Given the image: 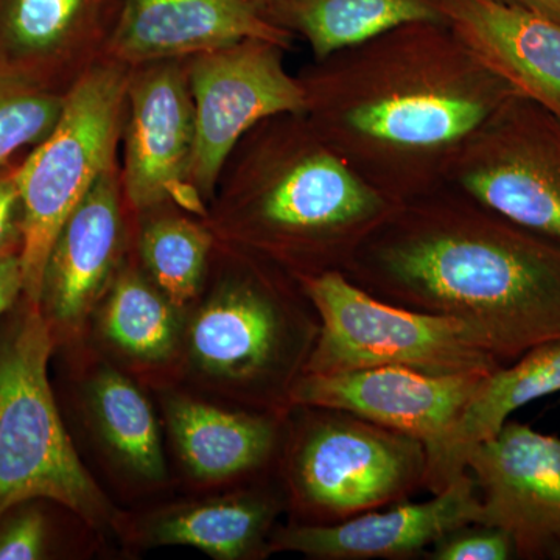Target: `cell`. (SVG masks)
I'll list each match as a JSON object with an SVG mask.
<instances>
[{"mask_svg": "<svg viewBox=\"0 0 560 560\" xmlns=\"http://www.w3.org/2000/svg\"><path fill=\"white\" fill-rule=\"evenodd\" d=\"M298 80L315 130L396 205L445 186L467 140L515 95L430 21L313 60Z\"/></svg>", "mask_w": 560, "mask_h": 560, "instance_id": "obj_1", "label": "cell"}, {"mask_svg": "<svg viewBox=\"0 0 560 560\" xmlns=\"http://www.w3.org/2000/svg\"><path fill=\"white\" fill-rule=\"evenodd\" d=\"M345 275L389 304L469 324L503 364L560 341V241L448 184L397 206Z\"/></svg>", "mask_w": 560, "mask_h": 560, "instance_id": "obj_2", "label": "cell"}, {"mask_svg": "<svg viewBox=\"0 0 560 560\" xmlns=\"http://www.w3.org/2000/svg\"><path fill=\"white\" fill-rule=\"evenodd\" d=\"M300 113L250 128L221 171L205 221L217 245L298 280L346 272L396 210Z\"/></svg>", "mask_w": 560, "mask_h": 560, "instance_id": "obj_3", "label": "cell"}, {"mask_svg": "<svg viewBox=\"0 0 560 560\" xmlns=\"http://www.w3.org/2000/svg\"><path fill=\"white\" fill-rule=\"evenodd\" d=\"M217 249L221 272L190 320V361L249 410L287 415L290 390L318 340V312L289 272Z\"/></svg>", "mask_w": 560, "mask_h": 560, "instance_id": "obj_4", "label": "cell"}, {"mask_svg": "<svg viewBox=\"0 0 560 560\" xmlns=\"http://www.w3.org/2000/svg\"><path fill=\"white\" fill-rule=\"evenodd\" d=\"M55 345L39 305L24 296L0 316V515L51 500L101 525L108 503L77 455L51 390Z\"/></svg>", "mask_w": 560, "mask_h": 560, "instance_id": "obj_5", "label": "cell"}, {"mask_svg": "<svg viewBox=\"0 0 560 560\" xmlns=\"http://www.w3.org/2000/svg\"><path fill=\"white\" fill-rule=\"evenodd\" d=\"M280 458L298 523L334 525L425 490L427 447L352 412L291 407Z\"/></svg>", "mask_w": 560, "mask_h": 560, "instance_id": "obj_6", "label": "cell"}, {"mask_svg": "<svg viewBox=\"0 0 560 560\" xmlns=\"http://www.w3.org/2000/svg\"><path fill=\"white\" fill-rule=\"evenodd\" d=\"M130 66L102 58L66 94L60 120L18 165L22 296L39 305L55 238L103 172L117 162Z\"/></svg>", "mask_w": 560, "mask_h": 560, "instance_id": "obj_7", "label": "cell"}, {"mask_svg": "<svg viewBox=\"0 0 560 560\" xmlns=\"http://www.w3.org/2000/svg\"><path fill=\"white\" fill-rule=\"evenodd\" d=\"M300 282L320 319L302 374L390 366L433 375H489L506 366L463 320L378 300L340 271Z\"/></svg>", "mask_w": 560, "mask_h": 560, "instance_id": "obj_8", "label": "cell"}, {"mask_svg": "<svg viewBox=\"0 0 560 560\" xmlns=\"http://www.w3.org/2000/svg\"><path fill=\"white\" fill-rule=\"evenodd\" d=\"M504 219L560 241V119L512 95L467 140L447 178Z\"/></svg>", "mask_w": 560, "mask_h": 560, "instance_id": "obj_9", "label": "cell"}, {"mask_svg": "<svg viewBox=\"0 0 560 560\" xmlns=\"http://www.w3.org/2000/svg\"><path fill=\"white\" fill-rule=\"evenodd\" d=\"M287 50L245 39L186 58L197 127L190 184L206 212L243 136L268 117L304 114V91L285 68Z\"/></svg>", "mask_w": 560, "mask_h": 560, "instance_id": "obj_10", "label": "cell"}, {"mask_svg": "<svg viewBox=\"0 0 560 560\" xmlns=\"http://www.w3.org/2000/svg\"><path fill=\"white\" fill-rule=\"evenodd\" d=\"M195 108L186 58L130 68L121 145L125 201L135 215L175 205L205 219L206 209L191 190Z\"/></svg>", "mask_w": 560, "mask_h": 560, "instance_id": "obj_11", "label": "cell"}, {"mask_svg": "<svg viewBox=\"0 0 560 560\" xmlns=\"http://www.w3.org/2000/svg\"><path fill=\"white\" fill-rule=\"evenodd\" d=\"M482 525L508 534L515 559L560 560V438L508 420L466 463Z\"/></svg>", "mask_w": 560, "mask_h": 560, "instance_id": "obj_12", "label": "cell"}, {"mask_svg": "<svg viewBox=\"0 0 560 560\" xmlns=\"http://www.w3.org/2000/svg\"><path fill=\"white\" fill-rule=\"evenodd\" d=\"M127 210L116 162L95 180L58 232L39 300L55 341L80 331L120 271L127 246Z\"/></svg>", "mask_w": 560, "mask_h": 560, "instance_id": "obj_13", "label": "cell"}, {"mask_svg": "<svg viewBox=\"0 0 560 560\" xmlns=\"http://www.w3.org/2000/svg\"><path fill=\"white\" fill-rule=\"evenodd\" d=\"M488 375H433L407 368L305 372L290 390L291 407L352 412L408 434L429 448L444 436Z\"/></svg>", "mask_w": 560, "mask_h": 560, "instance_id": "obj_14", "label": "cell"}, {"mask_svg": "<svg viewBox=\"0 0 560 560\" xmlns=\"http://www.w3.org/2000/svg\"><path fill=\"white\" fill-rule=\"evenodd\" d=\"M477 486L464 474L422 503L393 504L334 525L293 522L275 529L270 552H298L319 560H412L452 530L480 523Z\"/></svg>", "mask_w": 560, "mask_h": 560, "instance_id": "obj_15", "label": "cell"}, {"mask_svg": "<svg viewBox=\"0 0 560 560\" xmlns=\"http://www.w3.org/2000/svg\"><path fill=\"white\" fill-rule=\"evenodd\" d=\"M125 0H0V61L68 92L106 49Z\"/></svg>", "mask_w": 560, "mask_h": 560, "instance_id": "obj_16", "label": "cell"}, {"mask_svg": "<svg viewBox=\"0 0 560 560\" xmlns=\"http://www.w3.org/2000/svg\"><path fill=\"white\" fill-rule=\"evenodd\" d=\"M245 39L290 49L294 38L267 21L260 0H125L105 57L135 68Z\"/></svg>", "mask_w": 560, "mask_h": 560, "instance_id": "obj_17", "label": "cell"}, {"mask_svg": "<svg viewBox=\"0 0 560 560\" xmlns=\"http://www.w3.org/2000/svg\"><path fill=\"white\" fill-rule=\"evenodd\" d=\"M445 24L518 97L560 119V24L500 0H442Z\"/></svg>", "mask_w": 560, "mask_h": 560, "instance_id": "obj_18", "label": "cell"}, {"mask_svg": "<svg viewBox=\"0 0 560 560\" xmlns=\"http://www.w3.org/2000/svg\"><path fill=\"white\" fill-rule=\"evenodd\" d=\"M560 393V341L529 350L493 371L440 441L427 448L425 490L436 495L466 474L477 445L495 436L530 401Z\"/></svg>", "mask_w": 560, "mask_h": 560, "instance_id": "obj_19", "label": "cell"}, {"mask_svg": "<svg viewBox=\"0 0 560 560\" xmlns=\"http://www.w3.org/2000/svg\"><path fill=\"white\" fill-rule=\"evenodd\" d=\"M165 411L180 459L198 480L260 474L282 453L289 412L223 410L189 397H172Z\"/></svg>", "mask_w": 560, "mask_h": 560, "instance_id": "obj_20", "label": "cell"}, {"mask_svg": "<svg viewBox=\"0 0 560 560\" xmlns=\"http://www.w3.org/2000/svg\"><path fill=\"white\" fill-rule=\"evenodd\" d=\"M289 510L285 489L256 486L164 512L147 530L153 545L197 548L219 560L267 558L276 518Z\"/></svg>", "mask_w": 560, "mask_h": 560, "instance_id": "obj_21", "label": "cell"}, {"mask_svg": "<svg viewBox=\"0 0 560 560\" xmlns=\"http://www.w3.org/2000/svg\"><path fill=\"white\" fill-rule=\"evenodd\" d=\"M268 22L329 57L410 22H445L442 0H260Z\"/></svg>", "mask_w": 560, "mask_h": 560, "instance_id": "obj_22", "label": "cell"}, {"mask_svg": "<svg viewBox=\"0 0 560 560\" xmlns=\"http://www.w3.org/2000/svg\"><path fill=\"white\" fill-rule=\"evenodd\" d=\"M178 307L135 267H121L102 311L106 340L140 363H162L179 345Z\"/></svg>", "mask_w": 560, "mask_h": 560, "instance_id": "obj_23", "label": "cell"}, {"mask_svg": "<svg viewBox=\"0 0 560 560\" xmlns=\"http://www.w3.org/2000/svg\"><path fill=\"white\" fill-rule=\"evenodd\" d=\"M167 205L142 213L139 254L145 275L175 307L189 304L205 280L217 241L205 221Z\"/></svg>", "mask_w": 560, "mask_h": 560, "instance_id": "obj_24", "label": "cell"}, {"mask_svg": "<svg viewBox=\"0 0 560 560\" xmlns=\"http://www.w3.org/2000/svg\"><path fill=\"white\" fill-rule=\"evenodd\" d=\"M90 407L103 440L128 469L145 480H164L160 430L138 386L105 368L92 378Z\"/></svg>", "mask_w": 560, "mask_h": 560, "instance_id": "obj_25", "label": "cell"}, {"mask_svg": "<svg viewBox=\"0 0 560 560\" xmlns=\"http://www.w3.org/2000/svg\"><path fill=\"white\" fill-rule=\"evenodd\" d=\"M66 94L0 61V168L50 135L60 120Z\"/></svg>", "mask_w": 560, "mask_h": 560, "instance_id": "obj_26", "label": "cell"}, {"mask_svg": "<svg viewBox=\"0 0 560 560\" xmlns=\"http://www.w3.org/2000/svg\"><path fill=\"white\" fill-rule=\"evenodd\" d=\"M35 501L16 504L0 515V560L46 558L49 526Z\"/></svg>", "mask_w": 560, "mask_h": 560, "instance_id": "obj_27", "label": "cell"}, {"mask_svg": "<svg viewBox=\"0 0 560 560\" xmlns=\"http://www.w3.org/2000/svg\"><path fill=\"white\" fill-rule=\"evenodd\" d=\"M429 560H511L514 547L506 533L482 523L452 530L427 551Z\"/></svg>", "mask_w": 560, "mask_h": 560, "instance_id": "obj_28", "label": "cell"}, {"mask_svg": "<svg viewBox=\"0 0 560 560\" xmlns=\"http://www.w3.org/2000/svg\"><path fill=\"white\" fill-rule=\"evenodd\" d=\"M18 165L0 168V257L21 254L22 206Z\"/></svg>", "mask_w": 560, "mask_h": 560, "instance_id": "obj_29", "label": "cell"}, {"mask_svg": "<svg viewBox=\"0 0 560 560\" xmlns=\"http://www.w3.org/2000/svg\"><path fill=\"white\" fill-rule=\"evenodd\" d=\"M22 296L20 254L0 257V316L10 311Z\"/></svg>", "mask_w": 560, "mask_h": 560, "instance_id": "obj_30", "label": "cell"}, {"mask_svg": "<svg viewBox=\"0 0 560 560\" xmlns=\"http://www.w3.org/2000/svg\"><path fill=\"white\" fill-rule=\"evenodd\" d=\"M500 2L534 11L560 24V0H500Z\"/></svg>", "mask_w": 560, "mask_h": 560, "instance_id": "obj_31", "label": "cell"}]
</instances>
